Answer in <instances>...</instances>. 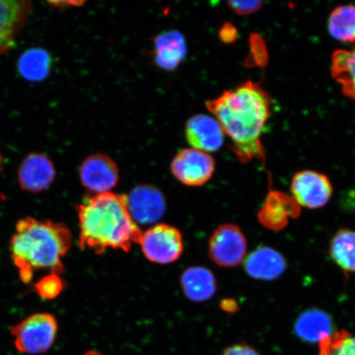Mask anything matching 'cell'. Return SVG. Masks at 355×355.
<instances>
[{
    "instance_id": "obj_9",
    "label": "cell",
    "mask_w": 355,
    "mask_h": 355,
    "mask_svg": "<svg viewBox=\"0 0 355 355\" xmlns=\"http://www.w3.org/2000/svg\"><path fill=\"white\" fill-rule=\"evenodd\" d=\"M79 178L83 187L92 195L108 193L118 184L119 168L108 155L94 154L82 162Z\"/></svg>"
},
{
    "instance_id": "obj_8",
    "label": "cell",
    "mask_w": 355,
    "mask_h": 355,
    "mask_svg": "<svg viewBox=\"0 0 355 355\" xmlns=\"http://www.w3.org/2000/svg\"><path fill=\"white\" fill-rule=\"evenodd\" d=\"M291 193L300 207L319 209L329 202L333 188L325 175L313 171L296 173L291 182Z\"/></svg>"
},
{
    "instance_id": "obj_29",
    "label": "cell",
    "mask_w": 355,
    "mask_h": 355,
    "mask_svg": "<svg viewBox=\"0 0 355 355\" xmlns=\"http://www.w3.org/2000/svg\"><path fill=\"white\" fill-rule=\"evenodd\" d=\"M220 307L225 312L234 313L237 312L239 306L237 302L232 299H225L221 301Z\"/></svg>"
},
{
    "instance_id": "obj_15",
    "label": "cell",
    "mask_w": 355,
    "mask_h": 355,
    "mask_svg": "<svg viewBox=\"0 0 355 355\" xmlns=\"http://www.w3.org/2000/svg\"><path fill=\"white\" fill-rule=\"evenodd\" d=\"M243 263L248 276L260 281H274L282 277L287 268L285 257L278 251L266 246L252 251Z\"/></svg>"
},
{
    "instance_id": "obj_21",
    "label": "cell",
    "mask_w": 355,
    "mask_h": 355,
    "mask_svg": "<svg viewBox=\"0 0 355 355\" xmlns=\"http://www.w3.org/2000/svg\"><path fill=\"white\" fill-rule=\"evenodd\" d=\"M330 256L346 273H355V230H340L330 243Z\"/></svg>"
},
{
    "instance_id": "obj_19",
    "label": "cell",
    "mask_w": 355,
    "mask_h": 355,
    "mask_svg": "<svg viewBox=\"0 0 355 355\" xmlns=\"http://www.w3.org/2000/svg\"><path fill=\"white\" fill-rule=\"evenodd\" d=\"M52 58L44 49L33 48L21 54L17 61V70L28 81L41 82L50 74Z\"/></svg>"
},
{
    "instance_id": "obj_20",
    "label": "cell",
    "mask_w": 355,
    "mask_h": 355,
    "mask_svg": "<svg viewBox=\"0 0 355 355\" xmlns=\"http://www.w3.org/2000/svg\"><path fill=\"white\" fill-rule=\"evenodd\" d=\"M331 72L343 88L344 95L355 101V49L335 51L331 58Z\"/></svg>"
},
{
    "instance_id": "obj_13",
    "label": "cell",
    "mask_w": 355,
    "mask_h": 355,
    "mask_svg": "<svg viewBox=\"0 0 355 355\" xmlns=\"http://www.w3.org/2000/svg\"><path fill=\"white\" fill-rule=\"evenodd\" d=\"M223 130L216 119L207 114H197L186 123L185 136L193 149L214 153L224 144Z\"/></svg>"
},
{
    "instance_id": "obj_16",
    "label": "cell",
    "mask_w": 355,
    "mask_h": 355,
    "mask_svg": "<svg viewBox=\"0 0 355 355\" xmlns=\"http://www.w3.org/2000/svg\"><path fill=\"white\" fill-rule=\"evenodd\" d=\"M187 53L184 35L171 31L157 35L154 40L155 63L163 69L175 70Z\"/></svg>"
},
{
    "instance_id": "obj_23",
    "label": "cell",
    "mask_w": 355,
    "mask_h": 355,
    "mask_svg": "<svg viewBox=\"0 0 355 355\" xmlns=\"http://www.w3.org/2000/svg\"><path fill=\"white\" fill-rule=\"evenodd\" d=\"M318 344V355H355V336L346 330L333 332Z\"/></svg>"
},
{
    "instance_id": "obj_24",
    "label": "cell",
    "mask_w": 355,
    "mask_h": 355,
    "mask_svg": "<svg viewBox=\"0 0 355 355\" xmlns=\"http://www.w3.org/2000/svg\"><path fill=\"white\" fill-rule=\"evenodd\" d=\"M65 287V282L60 275L51 272L35 282L33 290L42 299L52 300L59 297Z\"/></svg>"
},
{
    "instance_id": "obj_18",
    "label": "cell",
    "mask_w": 355,
    "mask_h": 355,
    "mask_svg": "<svg viewBox=\"0 0 355 355\" xmlns=\"http://www.w3.org/2000/svg\"><path fill=\"white\" fill-rule=\"evenodd\" d=\"M181 286L187 298L193 302L210 300L216 291V279L209 269L192 266L181 276Z\"/></svg>"
},
{
    "instance_id": "obj_10",
    "label": "cell",
    "mask_w": 355,
    "mask_h": 355,
    "mask_svg": "<svg viewBox=\"0 0 355 355\" xmlns=\"http://www.w3.org/2000/svg\"><path fill=\"white\" fill-rule=\"evenodd\" d=\"M56 170L46 155L31 153L22 159L17 170V180L22 190L40 193L54 184Z\"/></svg>"
},
{
    "instance_id": "obj_27",
    "label": "cell",
    "mask_w": 355,
    "mask_h": 355,
    "mask_svg": "<svg viewBox=\"0 0 355 355\" xmlns=\"http://www.w3.org/2000/svg\"><path fill=\"white\" fill-rule=\"evenodd\" d=\"M222 355H259L254 348L246 344H238L230 346L224 350Z\"/></svg>"
},
{
    "instance_id": "obj_2",
    "label": "cell",
    "mask_w": 355,
    "mask_h": 355,
    "mask_svg": "<svg viewBox=\"0 0 355 355\" xmlns=\"http://www.w3.org/2000/svg\"><path fill=\"white\" fill-rule=\"evenodd\" d=\"M77 211L82 250L101 254L109 248L128 252L133 244H139L143 232L132 219L126 195H92L79 204Z\"/></svg>"
},
{
    "instance_id": "obj_7",
    "label": "cell",
    "mask_w": 355,
    "mask_h": 355,
    "mask_svg": "<svg viewBox=\"0 0 355 355\" xmlns=\"http://www.w3.org/2000/svg\"><path fill=\"white\" fill-rule=\"evenodd\" d=\"M171 173L181 184L200 187L211 179L216 164L209 154L193 148L181 150L171 162Z\"/></svg>"
},
{
    "instance_id": "obj_6",
    "label": "cell",
    "mask_w": 355,
    "mask_h": 355,
    "mask_svg": "<svg viewBox=\"0 0 355 355\" xmlns=\"http://www.w3.org/2000/svg\"><path fill=\"white\" fill-rule=\"evenodd\" d=\"M248 242L238 225L223 224L212 233L208 243L211 260L221 268H234L247 256Z\"/></svg>"
},
{
    "instance_id": "obj_1",
    "label": "cell",
    "mask_w": 355,
    "mask_h": 355,
    "mask_svg": "<svg viewBox=\"0 0 355 355\" xmlns=\"http://www.w3.org/2000/svg\"><path fill=\"white\" fill-rule=\"evenodd\" d=\"M207 108L232 139L230 148L239 162L265 158L261 136L270 117V98L263 87L247 81L208 101Z\"/></svg>"
},
{
    "instance_id": "obj_26",
    "label": "cell",
    "mask_w": 355,
    "mask_h": 355,
    "mask_svg": "<svg viewBox=\"0 0 355 355\" xmlns=\"http://www.w3.org/2000/svg\"><path fill=\"white\" fill-rule=\"evenodd\" d=\"M219 37L222 42L232 44L238 38V30L233 24L227 22L222 26L219 32Z\"/></svg>"
},
{
    "instance_id": "obj_3",
    "label": "cell",
    "mask_w": 355,
    "mask_h": 355,
    "mask_svg": "<svg viewBox=\"0 0 355 355\" xmlns=\"http://www.w3.org/2000/svg\"><path fill=\"white\" fill-rule=\"evenodd\" d=\"M73 243V235L65 224L51 220L25 217L17 222L10 250L22 283H32L38 270L63 274V259Z\"/></svg>"
},
{
    "instance_id": "obj_11",
    "label": "cell",
    "mask_w": 355,
    "mask_h": 355,
    "mask_svg": "<svg viewBox=\"0 0 355 355\" xmlns=\"http://www.w3.org/2000/svg\"><path fill=\"white\" fill-rule=\"evenodd\" d=\"M127 197L128 209L137 224L157 223L165 214V197L161 191L154 186H137Z\"/></svg>"
},
{
    "instance_id": "obj_14",
    "label": "cell",
    "mask_w": 355,
    "mask_h": 355,
    "mask_svg": "<svg viewBox=\"0 0 355 355\" xmlns=\"http://www.w3.org/2000/svg\"><path fill=\"white\" fill-rule=\"evenodd\" d=\"M300 214V207L293 197L279 191L270 190L257 218L264 227L281 230L286 227L288 219L297 218Z\"/></svg>"
},
{
    "instance_id": "obj_31",
    "label": "cell",
    "mask_w": 355,
    "mask_h": 355,
    "mask_svg": "<svg viewBox=\"0 0 355 355\" xmlns=\"http://www.w3.org/2000/svg\"><path fill=\"white\" fill-rule=\"evenodd\" d=\"M83 355H105V354H101L100 352H94V350H89V352H87Z\"/></svg>"
},
{
    "instance_id": "obj_22",
    "label": "cell",
    "mask_w": 355,
    "mask_h": 355,
    "mask_svg": "<svg viewBox=\"0 0 355 355\" xmlns=\"http://www.w3.org/2000/svg\"><path fill=\"white\" fill-rule=\"evenodd\" d=\"M329 33L343 42H355V6H339L331 13L328 21Z\"/></svg>"
},
{
    "instance_id": "obj_5",
    "label": "cell",
    "mask_w": 355,
    "mask_h": 355,
    "mask_svg": "<svg viewBox=\"0 0 355 355\" xmlns=\"http://www.w3.org/2000/svg\"><path fill=\"white\" fill-rule=\"evenodd\" d=\"M144 256L152 263L170 264L184 252L183 236L179 230L167 224H157L141 233L139 243Z\"/></svg>"
},
{
    "instance_id": "obj_30",
    "label": "cell",
    "mask_w": 355,
    "mask_h": 355,
    "mask_svg": "<svg viewBox=\"0 0 355 355\" xmlns=\"http://www.w3.org/2000/svg\"><path fill=\"white\" fill-rule=\"evenodd\" d=\"M84 3V2H80V1H51L48 2V4H50L51 6L57 8H64V10H66V8L74 7V6H81V4Z\"/></svg>"
},
{
    "instance_id": "obj_4",
    "label": "cell",
    "mask_w": 355,
    "mask_h": 355,
    "mask_svg": "<svg viewBox=\"0 0 355 355\" xmlns=\"http://www.w3.org/2000/svg\"><path fill=\"white\" fill-rule=\"evenodd\" d=\"M59 330L54 315L37 313L12 326L10 333L17 352L26 354H44L54 345Z\"/></svg>"
},
{
    "instance_id": "obj_12",
    "label": "cell",
    "mask_w": 355,
    "mask_h": 355,
    "mask_svg": "<svg viewBox=\"0 0 355 355\" xmlns=\"http://www.w3.org/2000/svg\"><path fill=\"white\" fill-rule=\"evenodd\" d=\"M32 10L28 0H0V55L15 46Z\"/></svg>"
},
{
    "instance_id": "obj_25",
    "label": "cell",
    "mask_w": 355,
    "mask_h": 355,
    "mask_svg": "<svg viewBox=\"0 0 355 355\" xmlns=\"http://www.w3.org/2000/svg\"><path fill=\"white\" fill-rule=\"evenodd\" d=\"M228 6L238 15L246 16L259 11L263 6V1H229Z\"/></svg>"
},
{
    "instance_id": "obj_17",
    "label": "cell",
    "mask_w": 355,
    "mask_h": 355,
    "mask_svg": "<svg viewBox=\"0 0 355 355\" xmlns=\"http://www.w3.org/2000/svg\"><path fill=\"white\" fill-rule=\"evenodd\" d=\"M332 330L333 322L329 315L318 309L304 311L295 324V334L306 343H319L331 336Z\"/></svg>"
},
{
    "instance_id": "obj_32",
    "label": "cell",
    "mask_w": 355,
    "mask_h": 355,
    "mask_svg": "<svg viewBox=\"0 0 355 355\" xmlns=\"http://www.w3.org/2000/svg\"><path fill=\"white\" fill-rule=\"evenodd\" d=\"M3 167V158L1 152H0V173L2 172Z\"/></svg>"
},
{
    "instance_id": "obj_28",
    "label": "cell",
    "mask_w": 355,
    "mask_h": 355,
    "mask_svg": "<svg viewBox=\"0 0 355 355\" xmlns=\"http://www.w3.org/2000/svg\"><path fill=\"white\" fill-rule=\"evenodd\" d=\"M255 39L252 38V48H254V55L256 60L261 64H264V62L268 60L266 59V52L265 51V46L263 40L259 35H255Z\"/></svg>"
}]
</instances>
